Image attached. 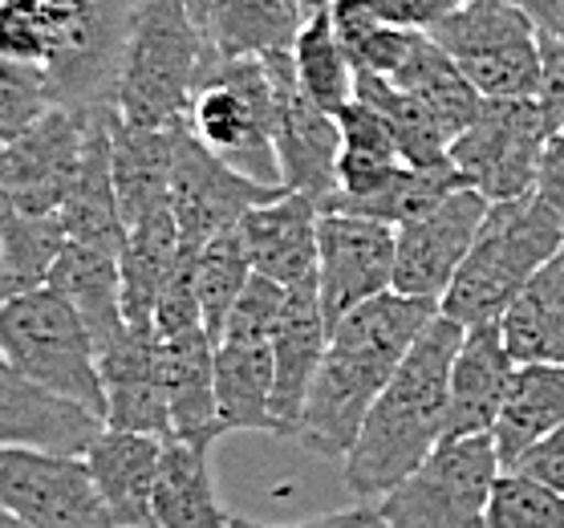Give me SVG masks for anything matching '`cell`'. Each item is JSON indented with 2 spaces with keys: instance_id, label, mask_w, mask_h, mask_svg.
Returning a JSON list of instances; mask_svg holds the SVG:
<instances>
[{
  "instance_id": "obj_1",
  "label": "cell",
  "mask_w": 564,
  "mask_h": 528,
  "mask_svg": "<svg viewBox=\"0 0 564 528\" xmlns=\"http://www.w3.org/2000/svg\"><path fill=\"white\" fill-rule=\"evenodd\" d=\"M435 313L438 301L406 297L398 289L349 310L329 330V346L296 423V443L321 460H346L370 407Z\"/></svg>"
},
{
  "instance_id": "obj_2",
  "label": "cell",
  "mask_w": 564,
  "mask_h": 528,
  "mask_svg": "<svg viewBox=\"0 0 564 528\" xmlns=\"http://www.w3.org/2000/svg\"><path fill=\"white\" fill-rule=\"evenodd\" d=\"M463 330L467 325L438 310L411 354L402 358L394 378L386 382L354 448L341 460V484L354 500H382L386 492L398 488L443 443L451 366L459 354Z\"/></svg>"
},
{
  "instance_id": "obj_3",
  "label": "cell",
  "mask_w": 564,
  "mask_h": 528,
  "mask_svg": "<svg viewBox=\"0 0 564 528\" xmlns=\"http://www.w3.org/2000/svg\"><path fill=\"white\" fill-rule=\"evenodd\" d=\"M564 248V212L544 195H520L488 207L471 252L459 265L438 310L459 325L500 322L520 289Z\"/></svg>"
},
{
  "instance_id": "obj_4",
  "label": "cell",
  "mask_w": 564,
  "mask_h": 528,
  "mask_svg": "<svg viewBox=\"0 0 564 528\" xmlns=\"http://www.w3.org/2000/svg\"><path fill=\"white\" fill-rule=\"evenodd\" d=\"M216 53L187 0H142L130 25L115 110L139 127H175L192 115Z\"/></svg>"
},
{
  "instance_id": "obj_5",
  "label": "cell",
  "mask_w": 564,
  "mask_h": 528,
  "mask_svg": "<svg viewBox=\"0 0 564 528\" xmlns=\"http://www.w3.org/2000/svg\"><path fill=\"white\" fill-rule=\"evenodd\" d=\"M0 354L37 387L82 402L106 419L98 349L77 305L62 289H21L0 305Z\"/></svg>"
},
{
  "instance_id": "obj_6",
  "label": "cell",
  "mask_w": 564,
  "mask_h": 528,
  "mask_svg": "<svg viewBox=\"0 0 564 528\" xmlns=\"http://www.w3.org/2000/svg\"><path fill=\"white\" fill-rule=\"evenodd\" d=\"M192 130L252 180L281 183L276 168V82L264 57H219L195 90Z\"/></svg>"
},
{
  "instance_id": "obj_7",
  "label": "cell",
  "mask_w": 564,
  "mask_h": 528,
  "mask_svg": "<svg viewBox=\"0 0 564 528\" xmlns=\"http://www.w3.org/2000/svg\"><path fill=\"white\" fill-rule=\"evenodd\" d=\"M484 98H536L544 82V33L516 0H463L431 29Z\"/></svg>"
},
{
  "instance_id": "obj_8",
  "label": "cell",
  "mask_w": 564,
  "mask_h": 528,
  "mask_svg": "<svg viewBox=\"0 0 564 528\" xmlns=\"http://www.w3.org/2000/svg\"><path fill=\"white\" fill-rule=\"evenodd\" d=\"M503 460L491 435L443 439L382 500L386 528H488L491 488Z\"/></svg>"
},
{
  "instance_id": "obj_9",
  "label": "cell",
  "mask_w": 564,
  "mask_h": 528,
  "mask_svg": "<svg viewBox=\"0 0 564 528\" xmlns=\"http://www.w3.org/2000/svg\"><path fill=\"white\" fill-rule=\"evenodd\" d=\"M62 13V37L45 78L53 106L69 110H115L122 53L142 0H53Z\"/></svg>"
},
{
  "instance_id": "obj_10",
  "label": "cell",
  "mask_w": 564,
  "mask_h": 528,
  "mask_svg": "<svg viewBox=\"0 0 564 528\" xmlns=\"http://www.w3.org/2000/svg\"><path fill=\"white\" fill-rule=\"evenodd\" d=\"M549 122L536 98H484L479 115L451 139V163L491 204L536 192Z\"/></svg>"
},
{
  "instance_id": "obj_11",
  "label": "cell",
  "mask_w": 564,
  "mask_h": 528,
  "mask_svg": "<svg viewBox=\"0 0 564 528\" xmlns=\"http://www.w3.org/2000/svg\"><path fill=\"white\" fill-rule=\"evenodd\" d=\"M0 508L33 528H118L86 455L0 448Z\"/></svg>"
},
{
  "instance_id": "obj_12",
  "label": "cell",
  "mask_w": 564,
  "mask_h": 528,
  "mask_svg": "<svg viewBox=\"0 0 564 528\" xmlns=\"http://www.w3.org/2000/svg\"><path fill=\"white\" fill-rule=\"evenodd\" d=\"M289 192L284 183H264L231 168L228 159H219L192 122L183 118L175 130V180H171V212L180 224V248L199 257V248L216 233L231 228L245 219L248 207L276 200Z\"/></svg>"
},
{
  "instance_id": "obj_13",
  "label": "cell",
  "mask_w": 564,
  "mask_h": 528,
  "mask_svg": "<svg viewBox=\"0 0 564 528\" xmlns=\"http://www.w3.org/2000/svg\"><path fill=\"white\" fill-rule=\"evenodd\" d=\"M90 115L50 106L13 142L0 147V207L29 216H62L86 155Z\"/></svg>"
},
{
  "instance_id": "obj_14",
  "label": "cell",
  "mask_w": 564,
  "mask_h": 528,
  "mask_svg": "<svg viewBox=\"0 0 564 528\" xmlns=\"http://www.w3.org/2000/svg\"><path fill=\"white\" fill-rule=\"evenodd\" d=\"M398 228L354 212H321L317 293L334 330L349 310L394 289Z\"/></svg>"
},
{
  "instance_id": "obj_15",
  "label": "cell",
  "mask_w": 564,
  "mask_h": 528,
  "mask_svg": "<svg viewBox=\"0 0 564 528\" xmlns=\"http://www.w3.org/2000/svg\"><path fill=\"white\" fill-rule=\"evenodd\" d=\"M491 200L475 187H455L447 200H438L431 212L398 224V257L394 289L406 297L443 301L459 265L471 252L475 236L488 219Z\"/></svg>"
},
{
  "instance_id": "obj_16",
  "label": "cell",
  "mask_w": 564,
  "mask_h": 528,
  "mask_svg": "<svg viewBox=\"0 0 564 528\" xmlns=\"http://www.w3.org/2000/svg\"><path fill=\"white\" fill-rule=\"evenodd\" d=\"M276 82V168L289 192L317 200V207L337 192L341 127L337 115L321 110L296 82L293 50L264 53Z\"/></svg>"
},
{
  "instance_id": "obj_17",
  "label": "cell",
  "mask_w": 564,
  "mask_h": 528,
  "mask_svg": "<svg viewBox=\"0 0 564 528\" xmlns=\"http://www.w3.org/2000/svg\"><path fill=\"white\" fill-rule=\"evenodd\" d=\"M106 387V427L175 439L163 370V337L154 325H130L98 354Z\"/></svg>"
},
{
  "instance_id": "obj_18",
  "label": "cell",
  "mask_w": 564,
  "mask_h": 528,
  "mask_svg": "<svg viewBox=\"0 0 564 528\" xmlns=\"http://www.w3.org/2000/svg\"><path fill=\"white\" fill-rule=\"evenodd\" d=\"M106 419L74 399L37 387L0 354V448H50L86 455Z\"/></svg>"
},
{
  "instance_id": "obj_19",
  "label": "cell",
  "mask_w": 564,
  "mask_h": 528,
  "mask_svg": "<svg viewBox=\"0 0 564 528\" xmlns=\"http://www.w3.org/2000/svg\"><path fill=\"white\" fill-rule=\"evenodd\" d=\"M329 346V322L321 310L317 281L296 284L284 297L281 322L272 330V358H276V387H272V419H276V439H293L296 423L305 414L308 390L321 370Z\"/></svg>"
},
{
  "instance_id": "obj_20",
  "label": "cell",
  "mask_w": 564,
  "mask_h": 528,
  "mask_svg": "<svg viewBox=\"0 0 564 528\" xmlns=\"http://www.w3.org/2000/svg\"><path fill=\"white\" fill-rule=\"evenodd\" d=\"M520 362L503 346L500 322L467 325L451 366V395H447V435H491L500 419L512 374Z\"/></svg>"
},
{
  "instance_id": "obj_21",
  "label": "cell",
  "mask_w": 564,
  "mask_h": 528,
  "mask_svg": "<svg viewBox=\"0 0 564 528\" xmlns=\"http://www.w3.org/2000/svg\"><path fill=\"white\" fill-rule=\"evenodd\" d=\"M252 269L281 281L284 289L317 281V233L321 207L301 192H281L276 200L248 207L240 219Z\"/></svg>"
},
{
  "instance_id": "obj_22",
  "label": "cell",
  "mask_w": 564,
  "mask_h": 528,
  "mask_svg": "<svg viewBox=\"0 0 564 528\" xmlns=\"http://www.w3.org/2000/svg\"><path fill=\"white\" fill-rule=\"evenodd\" d=\"M163 451H167L163 435L122 431V427H102V435L86 448V464L118 528H154V484Z\"/></svg>"
},
{
  "instance_id": "obj_23",
  "label": "cell",
  "mask_w": 564,
  "mask_h": 528,
  "mask_svg": "<svg viewBox=\"0 0 564 528\" xmlns=\"http://www.w3.org/2000/svg\"><path fill=\"white\" fill-rule=\"evenodd\" d=\"M163 370H167V399H171L175 439L212 451V443L224 439L228 431L219 423L216 342L207 334V325H192V330L163 337Z\"/></svg>"
},
{
  "instance_id": "obj_24",
  "label": "cell",
  "mask_w": 564,
  "mask_h": 528,
  "mask_svg": "<svg viewBox=\"0 0 564 528\" xmlns=\"http://www.w3.org/2000/svg\"><path fill=\"white\" fill-rule=\"evenodd\" d=\"M110 118L115 110H90V130H86V155L74 180V192L62 207L65 236L77 245L102 248L122 257L127 248V219L118 207L115 192V151H110Z\"/></svg>"
},
{
  "instance_id": "obj_25",
  "label": "cell",
  "mask_w": 564,
  "mask_h": 528,
  "mask_svg": "<svg viewBox=\"0 0 564 528\" xmlns=\"http://www.w3.org/2000/svg\"><path fill=\"white\" fill-rule=\"evenodd\" d=\"M175 127H139L118 115L110 118V151H115V192L122 219L139 224L151 212L171 207L175 180Z\"/></svg>"
},
{
  "instance_id": "obj_26",
  "label": "cell",
  "mask_w": 564,
  "mask_h": 528,
  "mask_svg": "<svg viewBox=\"0 0 564 528\" xmlns=\"http://www.w3.org/2000/svg\"><path fill=\"white\" fill-rule=\"evenodd\" d=\"M272 387H276L272 337H264V334L219 337L216 342V402H219V423H224V431L276 435Z\"/></svg>"
},
{
  "instance_id": "obj_27",
  "label": "cell",
  "mask_w": 564,
  "mask_h": 528,
  "mask_svg": "<svg viewBox=\"0 0 564 528\" xmlns=\"http://www.w3.org/2000/svg\"><path fill=\"white\" fill-rule=\"evenodd\" d=\"M564 423V366L561 362H520L503 411L491 427L503 467H516L540 439Z\"/></svg>"
},
{
  "instance_id": "obj_28",
  "label": "cell",
  "mask_w": 564,
  "mask_h": 528,
  "mask_svg": "<svg viewBox=\"0 0 564 528\" xmlns=\"http://www.w3.org/2000/svg\"><path fill=\"white\" fill-rule=\"evenodd\" d=\"M50 284L62 289L77 305L98 354L127 330V310H122V257L69 240L62 260H57V269H53Z\"/></svg>"
},
{
  "instance_id": "obj_29",
  "label": "cell",
  "mask_w": 564,
  "mask_h": 528,
  "mask_svg": "<svg viewBox=\"0 0 564 528\" xmlns=\"http://www.w3.org/2000/svg\"><path fill=\"white\" fill-rule=\"evenodd\" d=\"M154 528H231L212 472V451L167 439L159 484H154Z\"/></svg>"
},
{
  "instance_id": "obj_30",
  "label": "cell",
  "mask_w": 564,
  "mask_h": 528,
  "mask_svg": "<svg viewBox=\"0 0 564 528\" xmlns=\"http://www.w3.org/2000/svg\"><path fill=\"white\" fill-rule=\"evenodd\" d=\"M500 334L516 362L564 366V248L520 289L500 317Z\"/></svg>"
},
{
  "instance_id": "obj_31",
  "label": "cell",
  "mask_w": 564,
  "mask_h": 528,
  "mask_svg": "<svg viewBox=\"0 0 564 528\" xmlns=\"http://www.w3.org/2000/svg\"><path fill=\"white\" fill-rule=\"evenodd\" d=\"M301 9L293 0H212L204 17V37L219 57H264L293 50L301 29Z\"/></svg>"
},
{
  "instance_id": "obj_32",
  "label": "cell",
  "mask_w": 564,
  "mask_h": 528,
  "mask_svg": "<svg viewBox=\"0 0 564 528\" xmlns=\"http://www.w3.org/2000/svg\"><path fill=\"white\" fill-rule=\"evenodd\" d=\"M175 265H180V224L171 207L130 224L122 248V310L130 325H154V305Z\"/></svg>"
},
{
  "instance_id": "obj_33",
  "label": "cell",
  "mask_w": 564,
  "mask_h": 528,
  "mask_svg": "<svg viewBox=\"0 0 564 528\" xmlns=\"http://www.w3.org/2000/svg\"><path fill=\"white\" fill-rule=\"evenodd\" d=\"M293 65L301 90L321 106V110H346L358 90V65L349 57L346 41L334 25V9L308 13L293 37Z\"/></svg>"
},
{
  "instance_id": "obj_34",
  "label": "cell",
  "mask_w": 564,
  "mask_h": 528,
  "mask_svg": "<svg viewBox=\"0 0 564 528\" xmlns=\"http://www.w3.org/2000/svg\"><path fill=\"white\" fill-rule=\"evenodd\" d=\"M354 98L370 103L386 118V127H390V134L398 142V155L406 159V163H414V168L451 163V134L438 127V118L411 90H402L390 78L358 65V90H354Z\"/></svg>"
},
{
  "instance_id": "obj_35",
  "label": "cell",
  "mask_w": 564,
  "mask_h": 528,
  "mask_svg": "<svg viewBox=\"0 0 564 528\" xmlns=\"http://www.w3.org/2000/svg\"><path fill=\"white\" fill-rule=\"evenodd\" d=\"M402 90H411L419 103L438 118V127L447 130L451 139L459 134L475 115H479V106H484V94L475 90L471 78L463 74L459 65L451 62V53L438 45L435 37L426 41L423 53L411 62V69L394 82Z\"/></svg>"
},
{
  "instance_id": "obj_36",
  "label": "cell",
  "mask_w": 564,
  "mask_h": 528,
  "mask_svg": "<svg viewBox=\"0 0 564 528\" xmlns=\"http://www.w3.org/2000/svg\"><path fill=\"white\" fill-rule=\"evenodd\" d=\"M252 257H248L245 233L240 224H231L224 233H216L199 248L195 257V289H199V305H204V325L212 342H219L224 325H228V313L236 310L240 293L252 281Z\"/></svg>"
},
{
  "instance_id": "obj_37",
  "label": "cell",
  "mask_w": 564,
  "mask_h": 528,
  "mask_svg": "<svg viewBox=\"0 0 564 528\" xmlns=\"http://www.w3.org/2000/svg\"><path fill=\"white\" fill-rule=\"evenodd\" d=\"M0 236H4V265H9L17 293L50 284L53 269L69 245L62 216H29L13 207H0Z\"/></svg>"
},
{
  "instance_id": "obj_38",
  "label": "cell",
  "mask_w": 564,
  "mask_h": 528,
  "mask_svg": "<svg viewBox=\"0 0 564 528\" xmlns=\"http://www.w3.org/2000/svg\"><path fill=\"white\" fill-rule=\"evenodd\" d=\"M488 528H564V492L503 467L488 500Z\"/></svg>"
},
{
  "instance_id": "obj_39",
  "label": "cell",
  "mask_w": 564,
  "mask_h": 528,
  "mask_svg": "<svg viewBox=\"0 0 564 528\" xmlns=\"http://www.w3.org/2000/svg\"><path fill=\"white\" fill-rule=\"evenodd\" d=\"M62 37V13L53 0H9L0 4V57L45 69Z\"/></svg>"
},
{
  "instance_id": "obj_40",
  "label": "cell",
  "mask_w": 564,
  "mask_h": 528,
  "mask_svg": "<svg viewBox=\"0 0 564 528\" xmlns=\"http://www.w3.org/2000/svg\"><path fill=\"white\" fill-rule=\"evenodd\" d=\"M53 106V90L45 69L0 57V147L13 142L25 127H33Z\"/></svg>"
},
{
  "instance_id": "obj_41",
  "label": "cell",
  "mask_w": 564,
  "mask_h": 528,
  "mask_svg": "<svg viewBox=\"0 0 564 528\" xmlns=\"http://www.w3.org/2000/svg\"><path fill=\"white\" fill-rule=\"evenodd\" d=\"M337 127H341V147L346 151H358V155H378V159H402L398 155V142L386 127V118L373 110L370 103H354L346 110H337ZM406 163V159H402Z\"/></svg>"
},
{
  "instance_id": "obj_42",
  "label": "cell",
  "mask_w": 564,
  "mask_h": 528,
  "mask_svg": "<svg viewBox=\"0 0 564 528\" xmlns=\"http://www.w3.org/2000/svg\"><path fill=\"white\" fill-rule=\"evenodd\" d=\"M361 9L386 25H402V29H431L443 21L447 13H455L463 0H358Z\"/></svg>"
},
{
  "instance_id": "obj_43",
  "label": "cell",
  "mask_w": 564,
  "mask_h": 528,
  "mask_svg": "<svg viewBox=\"0 0 564 528\" xmlns=\"http://www.w3.org/2000/svg\"><path fill=\"white\" fill-rule=\"evenodd\" d=\"M231 528H386L382 508L373 500H358L354 508H337V513H321L296 525H264V520H248V516H231Z\"/></svg>"
},
{
  "instance_id": "obj_44",
  "label": "cell",
  "mask_w": 564,
  "mask_h": 528,
  "mask_svg": "<svg viewBox=\"0 0 564 528\" xmlns=\"http://www.w3.org/2000/svg\"><path fill=\"white\" fill-rule=\"evenodd\" d=\"M549 130L564 127V37H544V82L536 90Z\"/></svg>"
},
{
  "instance_id": "obj_45",
  "label": "cell",
  "mask_w": 564,
  "mask_h": 528,
  "mask_svg": "<svg viewBox=\"0 0 564 528\" xmlns=\"http://www.w3.org/2000/svg\"><path fill=\"white\" fill-rule=\"evenodd\" d=\"M516 472H524V476L540 479V484H549V488L564 492V423L544 435L536 448L528 451L524 460L516 464Z\"/></svg>"
},
{
  "instance_id": "obj_46",
  "label": "cell",
  "mask_w": 564,
  "mask_h": 528,
  "mask_svg": "<svg viewBox=\"0 0 564 528\" xmlns=\"http://www.w3.org/2000/svg\"><path fill=\"white\" fill-rule=\"evenodd\" d=\"M536 195H544L556 212H564V127L552 130L549 142H544L536 171Z\"/></svg>"
},
{
  "instance_id": "obj_47",
  "label": "cell",
  "mask_w": 564,
  "mask_h": 528,
  "mask_svg": "<svg viewBox=\"0 0 564 528\" xmlns=\"http://www.w3.org/2000/svg\"><path fill=\"white\" fill-rule=\"evenodd\" d=\"M524 4L544 37H564V0H516Z\"/></svg>"
},
{
  "instance_id": "obj_48",
  "label": "cell",
  "mask_w": 564,
  "mask_h": 528,
  "mask_svg": "<svg viewBox=\"0 0 564 528\" xmlns=\"http://www.w3.org/2000/svg\"><path fill=\"white\" fill-rule=\"evenodd\" d=\"M17 289H13V277H9V265H4V236H0V305L13 297Z\"/></svg>"
},
{
  "instance_id": "obj_49",
  "label": "cell",
  "mask_w": 564,
  "mask_h": 528,
  "mask_svg": "<svg viewBox=\"0 0 564 528\" xmlns=\"http://www.w3.org/2000/svg\"><path fill=\"white\" fill-rule=\"evenodd\" d=\"M301 4V17H308V13H321V9H334L337 0H296Z\"/></svg>"
},
{
  "instance_id": "obj_50",
  "label": "cell",
  "mask_w": 564,
  "mask_h": 528,
  "mask_svg": "<svg viewBox=\"0 0 564 528\" xmlns=\"http://www.w3.org/2000/svg\"><path fill=\"white\" fill-rule=\"evenodd\" d=\"M0 528H33L29 520H21L17 513H9V508H0Z\"/></svg>"
},
{
  "instance_id": "obj_51",
  "label": "cell",
  "mask_w": 564,
  "mask_h": 528,
  "mask_svg": "<svg viewBox=\"0 0 564 528\" xmlns=\"http://www.w3.org/2000/svg\"><path fill=\"white\" fill-rule=\"evenodd\" d=\"M207 4H212V0H187V9H192V17L199 25H204V17H207Z\"/></svg>"
},
{
  "instance_id": "obj_52",
  "label": "cell",
  "mask_w": 564,
  "mask_h": 528,
  "mask_svg": "<svg viewBox=\"0 0 564 528\" xmlns=\"http://www.w3.org/2000/svg\"><path fill=\"white\" fill-rule=\"evenodd\" d=\"M0 4H9V0H0Z\"/></svg>"
},
{
  "instance_id": "obj_53",
  "label": "cell",
  "mask_w": 564,
  "mask_h": 528,
  "mask_svg": "<svg viewBox=\"0 0 564 528\" xmlns=\"http://www.w3.org/2000/svg\"><path fill=\"white\" fill-rule=\"evenodd\" d=\"M293 4H296V0H293ZM296 9H301V4H296Z\"/></svg>"
}]
</instances>
